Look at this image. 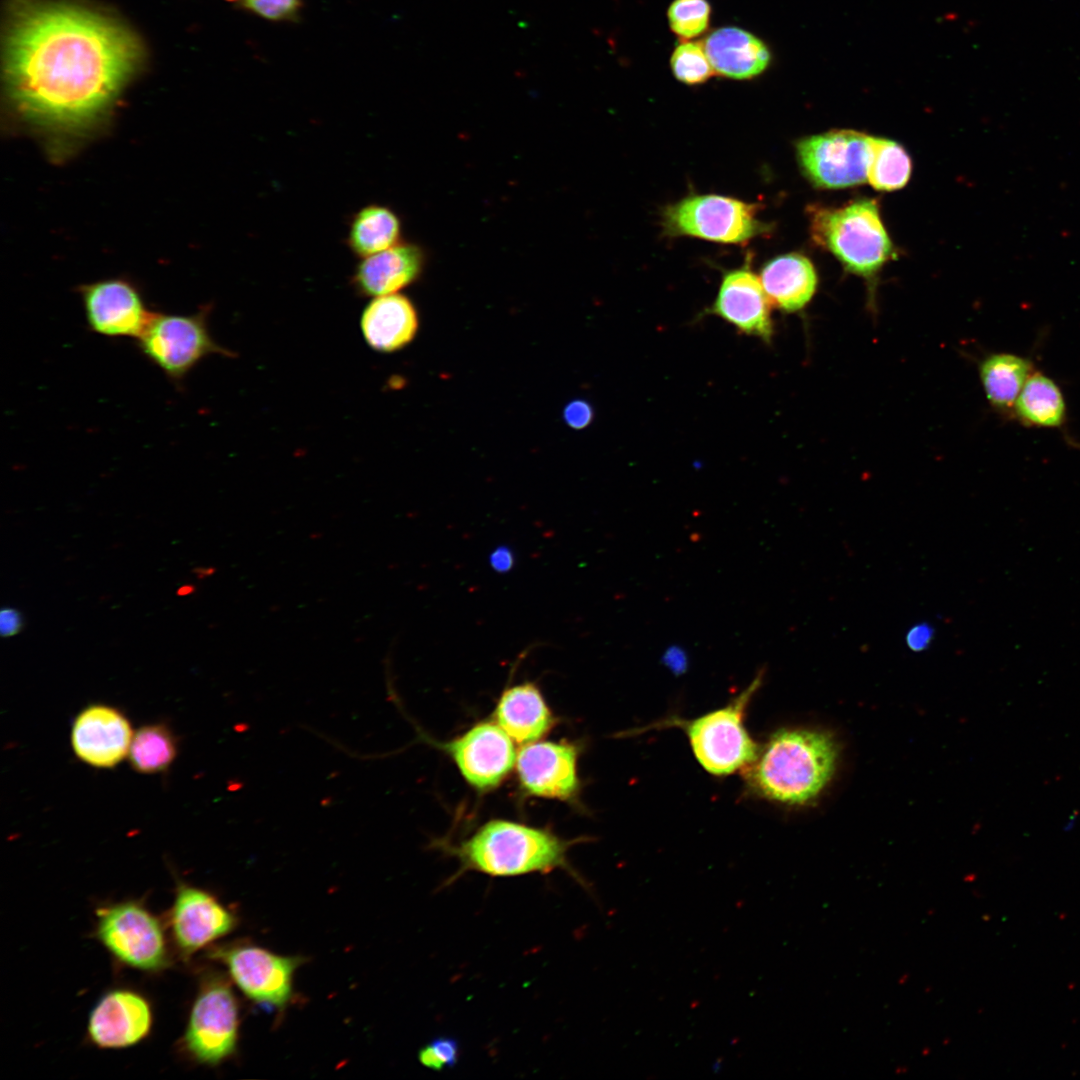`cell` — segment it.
I'll return each instance as SVG.
<instances>
[{
	"instance_id": "15",
	"label": "cell",
	"mask_w": 1080,
	"mask_h": 1080,
	"mask_svg": "<svg viewBox=\"0 0 1080 1080\" xmlns=\"http://www.w3.org/2000/svg\"><path fill=\"white\" fill-rule=\"evenodd\" d=\"M235 915L209 892L179 883L169 913L174 942L184 958L230 933Z\"/></svg>"
},
{
	"instance_id": "37",
	"label": "cell",
	"mask_w": 1080,
	"mask_h": 1080,
	"mask_svg": "<svg viewBox=\"0 0 1080 1080\" xmlns=\"http://www.w3.org/2000/svg\"><path fill=\"white\" fill-rule=\"evenodd\" d=\"M664 663L670 667L673 672H682L687 666L686 652L678 647L672 646L668 648L664 653Z\"/></svg>"
},
{
	"instance_id": "40",
	"label": "cell",
	"mask_w": 1080,
	"mask_h": 1080,
	"mask_svg": "<svg viewBox=\"0 0 1080 1080\" xmlns=\"http://www.w3.org/2000/svg\"><path fill=\"white\" fill-rule=\"evenodd\" d=\"M229 1H235V0H229Z\"/></svg>"
},
{
	"instance_id": "16",
	"label": "cell",
	"mask_w": 1080,
	"mask_h": 1080,
	"mask_svg": "<svg viewBox=\"0 0 1080 1080\" xmlns=\"http://www.w3.org/2000/svg\"><path fill=\"white\" fill-rule=\"evenodd\" d=\"M133 737L131 724L118 709L92 704L75 717L71 744L75 755L96 768H112L128 756Z\"/></svg>"
},
{
	"instance_id": "39",
	"label": "cell",
	"mask_w": 1080,
	"mask_h": 1080,
	"mask_svg": "<svg viewBox=\"0 0 1080 1080\" xmlns=\"http://www.w3.org/2000/svg\"><path fill=\"white\" fill-rule=\"evenodd\" d=\"M213 572H214L213 568H196V569H194V573L197 575L198 578H203V577L209 576Z\"/></svg>"
},
{
	"instance_id": "25",
	"label": "cell",
	"mask_w": 1080,
	"mask_h": 1080,
	"mask_svg": "<svg viewBox=\"0 0 1080 1080\" xmlns=\"http://www.w3.org/2000/svg\"><path fill=\"white\" fill-rule=\"evenodd\" d=\"M1031 369L1028 359L1014 354L996 353L985 358L979 371L990 404L1001 411L1011 408Z\"/></svg>"
},
{
	"instance_id": "35",
	"label": "cell",
	"mask_w": 1080,
	"mask_h": 1080,
	"mask_svg": "<svg viewBox=\"0 0 1080 1080\" xmlns=\"http://www.w3.org/2000/svg\"><path fill=\"white\" fill-rule=\"evenodd\" d=\"M21 613L14 608L4 607L0 612V632L3 637L16 635L23 628Z\"/></svg>"
},
{
	"instance_id": "18",
	"label": "cell",
	"mask_w": 1080,
	"mask_h": 1080,
	"mask_svg": "<svg viewBox=\"0 0 1080 1080\" xmlns=\"http://www.w3.org/2000/svg\"><path fill=\"white\" fill-rule=\"evenodd\" d=\"M741 333L770 343L773 336L771 303L760 278L748 267L724 274L709 311Z\"/></svg>"
},
{
	"instance_id": "32",
	"label": "cell",
	"mask_w": 1080,
	"mask_h": 1080,
	"mask_svg": "<svg viewBox=\"0 0 1080 1080\" xmlns=\"http://www.w3.org/2000/svg\"><path fill=\"white\" fill-rule=\"evenodd\" d=\"M249 12L270 21L296 20L302 0H240Z\"/></svg>"
},
{
	"instance_id": "30",
	"label": "cell",
	"mask_w": 1080,
	"mask_h": 1080,
	"mask_svg": "<svg viewBox=\"0 0 1080 1080\" xmlns=\"http://www.w3.org/2000/svg\"><path fill=\"white\" fill-rule=\"evenodd\" d=\"M710 17L711 5L707 0H674L667 10L669 27L681 41L706 32Z\"/></svg>"
},
{
	"instance_id": "13",
	"label": "cell",
	"mask_w": 1080,
	"mask_h": 1080,
	"mask_svg": "<svg viewBox=\"0 0 1080 1080\" xmlns=\"http://www.w3.org/2000/svg\"><path fill=\"white\" fill-rule=\"evenodd\" d=\"M577 744L535 741L519 750L515 762L521 792L528 797L576 801L580 792Z\"/></svg>"
},
{
	"instance_id": "34",
	"label": "cell",
	"mask_w": 1080,
	"mask_h": 1080,
	"mask_svg": "<svg viewBox=\"0 0 1080 1080\" xmlns=\"http://www.w3.org/2000/svg\"><path fill=\"white\" fill-rule=\"evenodd\" d=\"M934 634V628L929 623H917L907 631L905 636L906 645L912 651H923L930 646Z\"/></svg>"
},
{
	"instance_id": "7",
	"label": "cell",
	"mask_w": 1080,
	"mask_h": 1080,
	"mask_svg": "<svg viewBox=\"0 0 1080 1080\" xmlns=\"http://www.w3.org/2000/svg\"><path fill=\"white\" fill-rule=\"evenodd\" d=\"M759 208L758 204L722 195H690L664 209L662 226L671 237L745 244L768 230L757 217Z\"/></svg>"
},
{
	"instance_id": "24",
	"label": "cell",
	"mask_w": 1080,
	"mask_h": 1080,
	"mask_svg": "<svg viewBox=\"0 0 1080 1080\" xmlns=\"http://www.w3.org/2000/svg\"><path fill=\"white\" fill-rule=\"evenodd\" d=\"M401 221L389 207L371 203L350 218L345 244L353 255L365 258L399 243Z\"/></svg>"
},
{
	"instance_id": "22",
	"label": "cell",
	"mask_w": 1080,
	"mask_h": 1080,
	"mask_svg": "<svg viewBox=\"0 0 1080 1080\" xmlns=\"http://www.w3.org/2000/svg\"><path fill=\"white\" fill-rule=\"evenodd\" d=\"M360 327L369 347L377 352L392 353L414 339L418 316L407 297L398 293L383 295L372 298L364 308Z\"/></svg>"
},
{
	"instance_id": "36",
	"label": "cell",
	"mask_w": 1080,
	"mask_h": 1080,
	"mask_svg": "<svg viewBox=\"0 0 1080 1080\" xmlns=\"http://www.w3.org/2000/svg\"><path fill=\"white\" fill-rule=\"evenodd\" d=\"M489 561L494 570L504 573L513 567L514 557L512 551L508 547L500 546L491 553Z\"/></svg>"
},
{
	"instance_id": "2",
	"label": "cell",
	"mask_w": 1080,
	"mask_h": 1080,
	"mask_svg": "<svg viewBox=\"0 0 1080 1080\" xmlns=\"http://www.w3.org/2000/svg\"><path fill=\"white\" fill-rule=\"evenodd\" d=\"M839 746L823 729L782 728L759 746L742 770L747 788L760 798L788 806L813 802L831 781Z\"/></svg>"
},
{
	"instance_id": "10",
	"label": "cell",
	"mask_w": 1080,
	"mask_h": 1080,
	"mask_svg": "<svg viewBox=\"0 0 1080 1080\" xmlns=\"http://www.w3.org/2000/svg\"><path fill=\"white\" fill-rule=\"evenodd\" d=\"M870 137L854 130H831L796 144L800 168L819 188L838 189L867 181Z\"/></svg>"
},
{
	"instance_id": "4",
	"label": "cell",
	"mask_w": 1080,
	"mask_h": 1080,
	"mask_svg": "<svg viewBox=\"0 0 1080 1080\" xmlns=\"http://www.w3.org/2000/svg\"><path fill=\"white\" fill-rule=\"evenodd\" d=\"M764 672L726 706L692 719L671 715L667 718L623 733L636 735L662 728H679L688 737L699 764L714 776H727L743 770L757 756L759 745L745 726L749 704L763 682Z\"/></svg>"
},
{
	"instance_id": "26",
	"label": "cell",
	"mask_w": 1080,
	"mask_h": 1080,
	"mask_svg": "<svg viewBox=\"0 0 1080 1080\" xmlns=\"http://www.w3.org/2000/svg\"><path fill=\"white\" fill-rule=\"evenodd\" d=\"M1014 406L1017 416L1026 424L1056 427L1065 417L1060 389L1052 379L1039 372L1028 377Z\"/></svg>"
},
{
	"instance_id": "20",
	"label": "cell",
	"mask_w": 1080,
	"mask_h": 1080,
	"mask_svg": "<svg viewBox=\"0 0 1080 1080\" xmlns=\"http://www.w3.org/2000/svg\"><path fill=\"white\" fill-rule=\"evenodd\" d=\"M703 43L715 74L729 79H753L762 74L772 60L767 44L739 27L718 28Z\"/></svg>"
},
{
	"instance_id": "33",
	"label": "cell",
	"mask_w": 1080,
	"mask_h": 1080,
	"mask_svg": "<svg viewBox=\"0 0 1080 1080\" xmlns=\"http://www.w3.org/2000/svg\"><path fill=\"white\" fill-rule=\"evenodd\" d=\"M593 408L585 400L576 399L569 402L563 411L566 424L576 430L587 427L593 420Z\"/></svg>"
},
{
	"instance_id": "38",
	"label": "cell",
	"mask_w": 1080,
	"mask_h": 1080,
	"mask_svg": "<svg viewBox=\"0 0 1080 1080\" xmlns=\"http://www.w3.org/2000/svg\"><path fill=\"white\" fill-rule=\"evenodd\" d=\"M194 591H195V587L193 585L186 584V585H182L181 587L178 588L177 595L186 596V595L192 594Z\"/></svg>"
},
{
	"instance_id": "5",
	"label": "cell",
	"mask_w": 1080,
	"mask_h": 1080,
	"mask_svg": "<svg viewBox=\"0 0 1080 1080\" xmlns=\"http://www.w3.org/2000/svg\"><path fill=\"white\" fill-rule=\"evenodd\" d=\"M810 233L856 275L871 278L896 253L873 199H859L839 208L816 207Z\"/></svg>"
},
{
	"instance_id": "11",
	"label": "cell",
	"mask_w": 1080,
	"mask_h": 1080,
	"mask_svg": "<svg viewBox=\"0 0 1080 1080\" xmlns=\"http://www.w3.org/2000/svg\"><path fill=\"white\" fill-rule=\"evenodd\" d=\"M455 763L474 790L496 789L515 767L517 753L513 740L494 721H482L463 734L436 743Z\"/></svg>"
},
{
	"instance_id": "3",
	"label": "cell",
	"mask_w": 1080,
	"mask_h": 1080,
	"mask_svg": "<svg viewBox=\"0 0 1080 1080\" xmlns=\"http://www.w3.org/2000/svg\"><path fill=\"white\" fill-rule=\"evenodd\" d=\"M578 839L566 840L545 828L493 819L456 844L437 845L455 857L462 873L475 871L494 877L548 873L565 869L573 873L568 851Z\"/></svg>"
},
{
	"instance_id": "1",
	"label": "cell",
	"mask_w": 1080,
	"mask_h": 1080,
	"mask_svg": "<svg viewBox=\"0 0 1080 1080\" xmlns=\"http://www.w3.org/2000/svg\"><path fill=\"white\" fill-rule=\"evenodd\" d=\"M140 57L133 34L108 17L68 3L16 0L5 46L8 99L23 121L64 149L104 119Z\"/></svg>"
},
{
	"instance_id": "12",
	"label": "cell",
	"mask_w": 1080,
	"mask_h": 1080,
	"mask_svg": "<svg viewBox=\"0 0 1080 1080\" xmlns=\"http://www.w3.org/2000/svg\"><path fill=\"white\" fill-rule=\"evenodd\" d=\"M212 958L224 963L238 988L252 1001L284 1007L291 996L292 978L301 959L281 956L251 944L222 947Z\"/></svg>"
},
{
	"instance_id": "14",
	"label": "cell",
	"mask_w": 1080,
	"mask_h": 1080,
	"mask_svg": "<svg viewBox=\"0 0 1080 1080\" xmlns=\"http://www.w3.org/2000/svg\"><path fill=\"white\" fill-rule=\"evenodd\" d=\"M79 294L89 330L101 336L136 340L153 314L138 287L127 279L85 284Z\"/></svg>"
},
{
	"instance_id": "28",
	"label": "cell",
	"mask_w": 1080,
	"mask_h": 1080,
	"mask_svg": "<svg viewBox=\"0 0 1080 1080\" xmlns=\"http://www.w3.org/2000/svg\"><path fill=\"white\" fill-rule=\"evenodd\" d=\"M871 156L867 181L879 191L902 188L911 175V159L899 143L885 138L870 137Z\"/></svg>"
},
{
	"instance_id": "29",
	"label": "cell",
	"mask_w": 1080,
	"mask_h": 1080,
	"mask_svg": "<svg viewBox=\"0 0 1080 1080\" xmlns=\"http://www.w3.org/2000/svg\"><path fill=\"white\" fill-rule=\"evenodd\" d=\"M670 65L674 77L687 85L702 84L715 74L701 41H681L671 55Z\"/></svg>"
},
{
	"instance_id": "23",
	"label": "cell",
	"mask_w": 1080,
	"mask_h": 1080,
	"mask_svg": "<svg viewBox=\"0 0 1080 1080\" xmlns=\"http://www.w3.org/2000/svg\"><path fill=\"white\" fill-rule=\"evenodd\" d=\"M759 278L771 305L788 313L804 308L817 287L812 262L799 253L769 260L761 268Z\"/></svg>"
},
{
	"instance_id": "19",
	"label": "cell",
	"mask_w": 1080,
	"mask_h": 1080,
	"mask_svg": "<svg viewBox=\"0 0 1080 1080\" xmlns=\"http://www.w3.org/2000/svg\"><path fill=\"white\" fill-rule=\"evenodd\" d=\"M424 266L423 250L412 243H398L361 258L350 277L353 291L363 298L394 294L412 284Z\"/></svg>"
},
{
	"instance_id": "27",
	"label": "cell",
	"mask_w": 1080,
	"mask_h": 1080,
	"mask_svg": "<svg viewBox=\"0 0 1080 1080\" xmlns=\"http://www.w3.org/2000/svg\"><path fill=\"white\" fill-rule=\"evenodd\" d=\"M177 754L176 738L164 724L140 727L133 734L128 758L134 770L143 774L165 771Z\"/></svg>"
},
{
	"instance_id": "6",
	"label": "cell",
	"mask_w": 1080,
	"mask_h": 1080,
	"mask_svg": "<svg viewBox=\"0 0 1080 1080\" xmlns=\"http://www.w3.org/2000/svg\"><path fill=\"white\" fill-rule=\"evenodd\" d=\"M210 313L211 305L202 306L192 314L153 312L136 339L142 355L177 387L206 357L235 356L213 338L209 328Z\"/></svg>"
},
{
	"instance_id": "9",
	"label": "cell",
	"mask_w": 1080,
	"mask_h": 1080,
	"mask_svg": "<svg viewBox=\"0 0 1080 1080\" xmlns=\"http://www.w3.org/2000/svg\"><path fill=\"white\" fill-rule=\"evenodd\" d=\"M239 1027L238 1004L228 981L210 975L193 1003L183 1044L197 1062L217 1065L235 1050Z\"/></svg>"
},
{
	"instance_id": "17",
	"label": "cell",
	"mask_w": 1080,
	"mask_h": 1080,
	"mask_svg": "<svg viewBox=\"0 0 1080 1080\" xmlns=\"http://www.w3.org/2000/svg\"><path fill=\"white\" fill-rule=\"evenodd\" d=\"M151 1026L148 1001L134 991L116 989L104 994L92 1009L88 1035L100 1048L120 1049L142 1041Z\"/></svg>"
},
{
	"instance_id": "21",
	"label": "cell",
	"mask_w": 1080,
	"mask_h": 1080,
	"mask_svg": "<svg viewBox=\"0 0 1080 1080\" xmlns=\"http://www.w3.org/2000/svg\"><path fill=\"white\" fill-rule=\"evenodd\" d=\"M494 719L518 744L540 740L557 722L540 688L529 681L508 687L502 692L497 701Z\"/></svg>"
},
{
	"instance_id": "8",
	"label": "cell",
	"mask_w": 1080,
	"mask_h": 1080,
	"mask_svg": "<svg viewBox=\"0 0 1080 1080\" xmlns=\"http://www.w3.org/2000/svg\"><path fill=\"white\" fill-rule=\"evenodd\" d=\"M96 935L120 962L144 971L168 964V952L159 920L143 905L126 901L96 910Z\"/></svg>"
},
{
	"instance_id": "31",
	"label": "cell",
	"mask_w": 1080,
	"mask_h": 1080,
	"mask_svg": "<svg viewBox=\"0 0 1080 1080\" xmlns=\"http://www.w3.org/2000/svg\"><path fill=\"white\" fill-rule=\"evenodd\" d=\"M459 1058V1044L450 1037H437L422 1047L418 1053L419 1062L433 1071H442L454 1067Z\"/></svg>"
}]
</instances>
